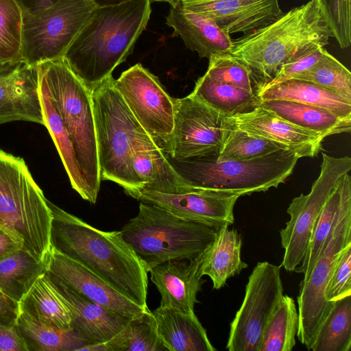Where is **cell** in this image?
Segmentation results:
<instances>
[{
  "label": "cell",
  "instance_id": "25",
  "mask_svg": "<svg viewBox=\"0 0 351 351\" xmlns=\"http://www.w3.org/2000/svg\"><path fill=\"white\" fill-rule=\"evenodd\" d=\"M229 227L219 228L214 241L204 252L202 274L211 279L214 289H220L230 278L248 267L241 258V234Z\"/></svg>",
  "mask_w": 351,
  "mask_h": 351
},
{
  "label": "cell",
  "instance_id": "11",
  "mask_svg": "<svg viewBox=\"0 0 351 351\" xmlns=\"http://www.w3.org/2000/svg\"><path fill=\"white\" fill-rule=\"evenodd\" d=\"M322 155L319 177L307 195L292 199L287 210L290 219L280 230L285 250L280 266L288 271H294L302 263L323 206L341 176L351 169L348 156L336 158L323 152Z\"/></svg>",
  "mask_w": 351,
  "mask_h": 351
},
{
  "label": "cell",
  "instance_id": "51",
  "mask_svg": "<svg viewBox=\"0 0 351 351\" xmlns=\"http://www.w3.org/2000/svg\"><path fill=\"white\" fill-rule=\"evenodd\" d=\"M4 64V62H3L1 60V58H0V66H1L2 64Z\"/></svg>",
  "mask_w": 351,
  "mask_h": 351
},
{
  "label": "cell",
  "instance_id": "20",
  "mask_svg": "<svg viewBox=\"0 0 351 351\" xmlns=\"http://www.w3.org/2000/svg\"><path fill=\"white\" fill-rule=\"evenodd\" d=\"M204 252L191 260L169 261L149 269L151 280L160 295V307L195 313L197 295L204 282L201 269Z\"/></svg>",
  "mask_w": 351,
  "mask_h": 351
},
{
  "label": "cell",
  "instance_id": "34",
  "mask_svg": "<svg viewBox=\"0 0 351 351\" xmlns=\"http://www.w3.org/2000/svg\"><path fill=\"white\" fill-rule=\"evenodd\" d=\"M298 326L295 301L283 295L265 326L258 351H291L296 343Z\"/></svg>",
  "mask_w": 351,
  "mask_h": 351
},
{
  "label": "cell",
  "instance_id": "50",
  "mask_svg": "<svg viewBox=\"0 0 351 351\" xmlns=\"http://www.w3.org/2000/svg\"><path fill=\"white\" fill-rule=\"evenodd\" d=\"M152 1H165L168 2L170 5L174 3L176 0H151Z\"/></svg>",
  "mask_w": 351,
  "mask_h": 351
},
{
  "label": "cell",
  "instance_id": "35",
  "mask_svg": "<svg viewBox=\"0 0 351 351\" xmlns=\"http://www.w3.org/2000/svg\"><path fill=\"white\" fill-rule=\"evenodd\" d=\"M351 295L336 300L322 322L312 345L313 351H350Z\"/></svg>",
  "mask_w": 351,
  "mask_h": 351
},
{
  "label": "cell",
  "instance_id": "26",
  "mask_svg": "<svg viewBox=\"0 0 351 351\" xmlns=\"http://www.w3.org/2000/svg\"><path fill=\"white\" fill-rule=\"evenodd\" d=\"M258 101L274 99L296 101L326 109L342 119L351 121V101L313 82L289 79L256 90Z\"/></svg>",
  "mask_w": 351,
  "mask_h": 351
},
{
  "label": "cell",
  "instance_id": "38",
  "mask_svg": "<svg viewBox=\"0 0 351 351\" xmlns=\"http://www.w3.org/2000/svg\"><path fill=\"white\" fill-rule=\"evenodd\" d=\"M280 149H289L269 139L250 134L233 125L222 148L216 155V160H247L265 156Z\"/></svg>",
  "mask_w": 351,
  "mask_h": 351
},
{
  "label": "cell",
  "instance_id": "2",
  "mask_svg": "<svg viewBox=\"0 0 351 351\" xmlns=\"http://www.w3.org/2000/svg\"><path fill=\"white\" fill-rule=\"evenodd\" d=\"M151 0L97 7L64 59L93 92L132 53L151 14Z\"/></svg>",
  "mask_w": 351,
  "mask_h": 351
},
{
  "label": "cell",
  "instance_id": "10",
  "mask_svg": "<svg viewBox=\"0 0 351 351\" xmlns=\"http://www.w3.org/2000/svg\"><path fill=\"white\" fill-rule=\"evenodd\" d=\"M96 5L90 0H58L33 14H23L22 60L29 65L64 57Z\"/></svg>",
  "mask_w": 351,
  "mask_h": 351
},
{
  "label": "cell",
  "instance_id": "42",
  "mask_svg": "<svg viewBox=\"0 0 351 351\" xmlns=\"http://www.w3.org/2000/svg\"><path fill=\"white\" fill-rule=\"evenodd\" d=\"M351 295V246L339 256L330 276L325 297L330 304Z\"/></svg>",
  "mask_w": 351,
  "mask_h": 351
},
{
  "label": "cell",
  "instance_id": "22",
  "mask_svg": "<svg viewBox=\"0 0 351 351\" xmlns=\"http://www.w3.org/2000/svg\"><path fill=\"white\" fill-rule=\"evenodd\" d=\"M166 23L173 29V36H180L186 48L201 58L229 53L232 40L215 22L203 14L171 5Z\"/></svg>",
  "mask_w": 351,
  "mask_h": 351
},
{
  "label": "cell",
  "instance_id": "28",
  "mask_svg": "<svg viewBox=\"0 0 351 351\" xmlns=\"http://www.w3.org/2000/svg\"><path fill=\"white\" fill-rule=\"evenodd\" d=\"M39 93L43 107L44 126L48 130L69 176L72 188L90 202L88 191L78 163L75 149L60 116L49 96L44 78L38 70Z\"/></svg>",
  "mask_w": 351,
  "mask_h": 351
},
{
  "label": "cell",
  "instance_id": "30",
  "mask_svg": "<svg viewBox=\"0 0 351 351\" xmlns=\"http://www.w3.org/2000/svg\"><path fill=\"white\" fill-rule=\"evenodd\" d=\"M16 325L29 351H74L88 345L73 328H60L20 311Z\"/></svg>",
  "mask_w": 351,
  "mask_h": 351
},
{
  "label": "cell",
  "instance_id": "37",
  "mask_svg": "<svg viewBox=\"0 0 351 351\" xmlns=\"http://www.w3.org/2000/svg\"><path fill=\"white\" fill-rule=\"evenodd\" d=\"M291 79L313 82L351 101V73L324 47L313 65Z\"/></svg>",
  "mask_w": 351,
  "mask_h": 351
},
{
  "label": "cell",
  "instance_id": "6",
  "mask_svg": "<svg viewBox=\"0 0 351 351\" xmlns=\"http://www.w3.org/2000/svg\"><path fill=\"white\" fill-rule=\"evenodd\" d=\"M36 66L73 143L88 191L89 202L95 204L101 180L92 92L73 72L64 58L47 61Z\"/></svg>",
  "mask_w": 351,
  "mask_h": 351
},
{
  "label": "cell",
  "instance_id": "40",
  "mask_svg": "<svg viewBox=\"0 0 351 351\" xmlns=\"http://www.w3.org/2000/svg\"><path fill=\"white\" fill-rule=\"evenodd\" d=\"M208 60L205 73L208 77L255 93L251 71L230 53L211 56Z\"/></svg>",
  "mask_w": 351,
  "mask_h": 351
},
{
  "label": "cell",
  "instance_id": "17",
  "mask_svg": "<svg viewBox=\"0 0 351 351\" xmlns=\"http://www.w3.org/2000/svg\"><path fill=\"white\" fill-rule=\"evenodd\" d=\"M15 121L44 125L37 66L23 60L0 66V125Z\"/></svg>",
  "mask_w": 351,
  "mask_h": 351
},
{
  "label": "cell",
  "instance_id": "49",
  "mask_svg": "<svg viewBox=\"0 0 351 351\" xmlns=\"http://www.w3.org/2000/svg\"><path fill=\"white\" fill-rule=\"evenodd\" d=\"M4 151L0 149V174L2 168V162H3V157Z\"/></svg>",
  "mask_w": 351,
  "mask_h": 351
},
{
  "label": "cell",
  "instance_id": "44",
  "mask_svg": "<svg viewBox=\"0 0 351 351\" xmlns=\"http://www.w3.org/2000/svg\"><path fill=\"white\" fill-rule=\"evenodd\" d=\"M0 351H29L16 325L0 324Z\"/></svg>",
  "mask_w": 351,
  "mask_h": 351
},
{
  "label": "cell",
  "instance_id": "4",
  "mask_svg": "<svg viewBox=\"0 0 351 351\" xmlns=\"http://www.w3.org/2000/svg\"><path fill=\"white\" fill-rule=\"evenodd\" d=\"M92 97L101 180L118 184L131 196L143 186L132 167L133 149L154 138L127 106L112 75L92 92Z\"/></svg>",
  "mask_w": 351,
  "mask_h": 351
},
{
  "label": "cell",
  "instance_id": "7",
  "mask_svg": "<svg viewBox=\"0 0 351 351\" xmlns=\"http://www.w3.org/2000/svg\"><path fill=\"white\" fill-rule=\"evenodd\" d=\"M217 230L140 202L138 214L121 232L149 273L153 267L169 261L196 258L214 241Z\"/></svg>",
  "mask_w": 351,
  "mask_h": 351
},
{
  "label": "cell",
  "instance_id": "19",
  "mask_svg": "<svg viewBox=\"0 0 351 351\" xmlns=\"http://www.w3.org/2000/svg\"><path fill=\"white\" fill-rule=\"evenodd\" d=\"M228 119L237 128L277 142L296 152L300 158L315 156L322 149V142L325 138L285 121L261 106Z\"/></svg>",
  "mask_w": 351,
  "mask_h": 351
},
{
  "label": "cell",
  "instance_id": "45",
  "mask_svg": "<svg viewBox=\"0 0 351 351\" xmlns=\"http://www.w3.org/2000/svg\"><path fill=\"white\" fill-rule=\"evenodd\" d=\"M19 314V302L0 291V324L16 325Z\"/></svg>",
  "mask_w": 351,
  "mask_h": 351
},
{
  "label": "cell",
  "instance_id": "16",
  "mask_svg": "<svg viewBox=\"0 0 351 351\" xmlns=\"http://www.w3.org/2000/svg\"><path fill=\"white\" fill-rule=\"evenodd\" d=\"M43 263L45 273L49 278L108 309L132 317L148 308L132 302L95 273L51 245Z\"/></svg>",
  "mask_w": 351,
  "mask_h": 351
},
{
  "label": "cell",
  "instance_id": "46",
  "mask_svg": "<svg viewBox=\"0 0 351 351\" xmlns=\"http://www.w3.org/2000/svg\"><path fill=\"white\" fill-rule=\"evenodd\" d=\"M22 10L23 14H33L40 12L58 0H15Z\"/></svg>",
  "mask_w": 351,
  "mask_h": 351
},
{
  "label": "cell",
  "instance_id": "48",
  "mask_svg": "<svg viewBox=\"0 0 351 351\" xmlns=\"http://www.w3.org/2000/svg\"><path fill=\"white\" fill-rule=\"evenodd\" d=\"M96 7H104L120 4L131 0H90Z\"/></svg>",
  "mask_w": 351,
  "mask_h": 351
},
{
  "label": "cell",
  "instance_id": "3",
  "mask_svg": "<svg viewBox=\"0 0 351 351\" xmlns=\"http://www.w3.org/2000/svg\"><path fill=\"white\" fill-rule=\"evenodd\" d=\"M333 37L320 0H309L274 21L232 40L230 53L258 84L271 80L284 64L324 47Z\"/></svg>",
  "mask_w": 351,
  "mask_h": 351
},
{
  "label": "cell",
  "instance_id": "31",
  "mask_svg": "<svg viewBox=\"0 0 351 351\" xmlns=\"http://www.w3.org/2000/svg\"><path fill=\"white\" fill-rule=\"evenodd\" d=\"M191 94L228 117L249 111L258 104L255 93L216 81L205 74L197 80Z\"/></svg>",
  "mask_w": 351,
  "mask_h": 351
},
{
  "label": "cell",
  "instance_id": "36",
  "mask_svg": "<svg viewBox=\"0 0 351 351\" xmlns=\"http://www.w3.org/2000/svg\"><path fill=\"white\" fill-rule=\"evenodd\" d=\"M106 351H163L155 318L149 308L132 317L123 329L104 343Z\"/></svg>",
  "mask_w": 351,
  "mask_h": 351
},
{
  "label": "cell",
  "instance_id": "1",
  "mask_svg": "<svg viewBox=\"0 0 351 351\" xmlns=\"http://www.w3.org/2000/svg\"><path fill=\"white\" fill-rule=\"evenodd\" d=\"M51 245L99 276L125 297L147 308V274L121 230L103 231L48 200Z\"/></svg>",
  "mask_w": 351,
  "mask_h": 351
},
{
  "label": "cell",
  "instance_id": "39",
  "mask_svg": "<svg viewBox=\"0 0 351 351\" xmlns=\"http://www.w3.org/2000/svg\"><path fill=\"white\" fill-rule=\"evenodd\" d=\"M23 12L15 0H0V58L22 60Z\"/></svg>",
  "mask_w": 351,
  "mask_h": 351
},
{
  "label": "cell",
  "instance_id": "33",
  "mask_svg": "<svg viewBox=\"0 0 351 351\" xmlns=\"http://www.w3.org/2000/svg\"><path fill=\"white\" fill-rule=\"evenodd\" d=\"M351 191V177L344 173L334 188L318 217L305 256L294 271L304 274L301 282L308 280L322 245L330 231L346 195Z\"/></svg>",
  "mask_w": 351,
  "mask_h": 351
},
{
  "label": "cell",
  "instance_id": "27",
  "mask_svg": "<svg viewBox=\"0 0 351 351\" xmlns=\"http://www.w3.org/2000/svg\"><path fill=\"white\" fill-rule=\"evenodd\" d=\"M285 121L324 138L332 134L350 132L351 121L341 119L330 111L296 101L274 99L258 101Z\"/></svg>",
  "mask_w": 351,
  "mask_h": 351
},
{
  "label": "cell",
  "instance_id": "23",
  "mask_svg": "<svg viewBox=\"0 0 351 351\" xmlns=\"http://www.w3.org/2000/svg\"><path fill=\"white\" fill-rule=\"evenodd\" d=\"M131 158L143 185L140 190L178 193L191 187L171 165L156 139L138 144Z\"/></svg>",
  "mask_w": 351,
  "mask_h": 351
},
{
  "label": "cell",
  "instance_id": "14",
  "mask_svg": "<svg viewBox=\"0 0 351 351\" xmlns=\"http://www.w3.org/2000/svg\"><path fill=\"white\" fill-rule=\"evenodd\" d=\"M114 86L143 129L156 141L172 132L174 98L164 89L157 77L138 63L123 71Z\"/></svg>",
  "mask_w": 351,
  "mask_h": 351
},
{
  "label": "cell",
  "instance_id": "12",
  "mask_svg": "<svg viewBox=\"0 0 351 351\" xmlns=\"http://www.w3.org/2000/svg\"><path fill=\"white\" fill-rule=\"evenodd\" d=\"M173 128L163 141H157L165 155L184 160L218 154L233 128L228 117L191 94L174 98Z\"/></svg>",
  "mask_w": 351,
  "mask_h": 351
},
{
  "label": "cell",
  "instance_id": "9",
  "mask_svg": "<svg viewBox=\"0 0 351 351\" xmlns=\"http://www.w3.org/2000/svg\"><path fill=\"white\" fill-rule=\"evenodd\" d=\"M350 246L351 191L346 195L342 202L308 280L300 284L297 337L308 350L311 349L320 326L333 306L325 297L330 276L339 256Z\"/></svg>",
  "mask_w": 351,
  "mask_h": 351
},
{
  "label": "cell",
  "instance_id": "24",
  "mask_svg": "<svg viewBox=\"0 0 351 351\" xmlns=\"http://www.w3.org/2000/svg\"><path fill=\"white\" fill-rule=\"evenodd\" d=\"M152 313L158 336L167 350H216L195 313L184 314L160 306Z\"/></svg>",
  "mask_w": 351,
  "mask_h": 351
},
{
  "label": "cell",
  "instance_id": "13",
  "mask_svg": "<svg viewBox=\"0 0 351 351\" xmlns=\"http://www.w3.org/2000/svg\"><path fill=\"white\" fill-rule=\"evenodd\" d=\"M280 267L267 261L254 267L242 304L230 326L227 350H259L265 326L284 295Z\"/></svg>",
  "mask_w": 351,
  "mask_h": 351
},
{
  "label": "cell",
  "instance_id": "18",
  "mask_svg": "<svg viewBox=\"0 0 351 351\" xmlns=\"http://www.w3.org/2000/svg\"><path fill=\"white\" fill-rule=\"evenodd\" d=\"M171 5L209 17L230 36L249 34L283 14L278 0H176Z\"/></svg>",
  "mask_w": 351,
  "mask_h": 351
},
{
  "label": "cell",
  "instance_id": "21",
  "mask_svg": "<svg viewBox=\"0 0 351 351\" xmlns=\"http://www.w3.org/2000/svg\"><path fill=\"white\" fill-rule=\"evenodd\" d=\"M49 278L71 311V327L88 344L110 341L123 329L132 318L97 304L61 282Z\"/></svg>",
  "mask_w": 351,
  "mask_h": 351
},
{
  "label": "cell",
  "instance_id": "5",
  "mask_svg": "<svg viewBox=\"0 0 351 351\" xmlns=\"http://www.w3.org/2000/svg\"><path fill=\"white\" fill-rule=\"evenodd\" d=\"M52 213L48 199L24 160L4 152L0 174V228L37 260L51 247Z\"/></svg>",
  "mask_w": 351,
  "mask_h": 351
},
{
  "label": "cell",
  "instance_id": "8",
  "mask_svg": "<svg viewBox=\"0 0 351 351\" xmlns=\"http://www.w3.org/2000/svg\"><path fill=\"white\" fill-rule=\"evenodd\" d=\"M217 154L184 160L167 159L186 183L240 195L267 191L284 183L300 158L291 149H280L247 160H216Z\"/></svg>",
  "mask_w": 351,
  "mask_h": 351
},
{
  "label": "cell",
  "instance_id": "41",
  "mask_svg": "<svg viewBox=\"0 0 351 351\" xmlns=\"http://www.w3.org/2000/svg\"><path fill=\"white\" fill-rule=\"evenodd\" d=\"M333 37L344 49L351 44V0H320Z\"/></svg>",
  "mask_w": 351,
  "mask_h": 351
},
{
  "label": "cell",
  "instance_id": "47",
  "mask_svg": "<svg viewBox=\"0 0 351 351\" xmlns=\"http://www.w3.org/2000/svg\"><path fill=\"white\" fill-rule=\"evenodd\" d=\"M20 248L21 247L19 243L6 232L0 228V258Z\"/></svg>",
  "mask_w": 351,
  "mask_h": 351
},
{
  "label": "cell",
  "instance_id": "32",
  "mask_svg": "<svg viewBox=\"0 0 351 351\" xmlns=\"http://www.w3.org/2000/svg\"><path fill=\"white\" fill-rule=\"evenodd\" d=\"M45 271L43 262L20 248L0 258V291L19 302Z\"/></svg>",
  "mask_w": 351,
  "mask_h": 351
},
{
  "label": "cell",
  "instance_id": "43",
  "mask_svg": "<svg viewBox=\"0 0 351 351\" xmlns=\"http://www.w3.org/2000/svg\"><path fill=\"white\" fill-rule=\"evenodd\" d=\"M322 48L317 49L304 54L296 59L282 65L274 77L267 82L258 85V88H267L285 80L293 78L296 75L313 65L320 58Z\"/></svg>",
  "mask_w": 351,
  "mask_h": 351
},
{
  "label": "cell",
  "instance_id": "15",
  "mask_svg": "<svg viewBox=\"0 0 351 351\" xmlns=\"http://www.w3.org/2000/svg\"><path fill=\"white\" fill-rule=\"evenodd\" d=\"M180 218L219 230L234 223L233 209L240 195L191 186L178 193L139 190L131 195Z\"/></svg>",
  "mask_w": 351,
  "mask_h": 351
},
{
  "label": "cell",
  "instance_id": "29",
  "mask_svg": "<svg viewBox=\"0 0 351 351\" xmlns=\"http://www.w3.org/2000/svg\"><path fill=\"white\" fill-rule=\"evenodd\" d=\"M19 311L63 329L71 328V311L45 271L19 302Z\"/></svg>",
  "mask_w": 351,
  "mask_h": 351
}]
</instances>
